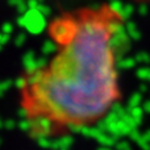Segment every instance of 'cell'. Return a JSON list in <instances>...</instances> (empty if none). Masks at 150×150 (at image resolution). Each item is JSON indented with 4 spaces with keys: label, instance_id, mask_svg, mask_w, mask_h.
I'll return each instance as SVG.
<instances>
[{
    "label": "cell",
    "instance_id": "6da1fadb",
    "mask_svg": "<svg viewBox=\"0 0 150 150\" xmlns=\"http://www.w3.org/2000/svg\"><path fill=\"white\" fill-rule=\"evenodd\" d=\"M124 28V15L109 3L63 11L50 21L55 54L18 84L32 137L57 138L92 127L121 100L117 59Z\"/></svg>",
    "mask_w": 150,
    "mask_h": 150
},
{
    "label": "cell",
    "instance_id": "7a4b0ae2",
    "mask_svg": "<svg viewBox=\"0 0 150 150\" xmlns=\"http://www.w3.org/2000/svg\"><path fill=\"white\" fill-rule=\"evenodd\" d=\"M132 1H136V3H146V1H150V0H132Z\"/></svg>",
    "mask_w": 150,
    "mask_h": 150
}]
</instances>
